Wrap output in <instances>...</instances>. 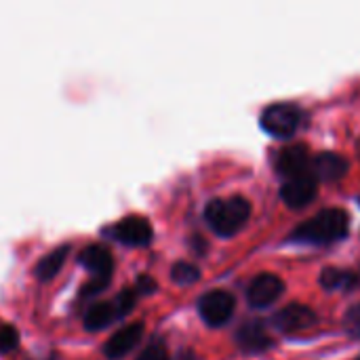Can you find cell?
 <instances>
[{
	"mask_svg": "<svg viewBox=\"0 0 360 360\" xmlns=\"http://www.w3.org/2000/svg\"><path fill=\"white\" fill-rule=\"evenodd\" d=\"M285 291V285L274 274H259L251 281L247 289V302L253 308H268L272 306Z\"/></svg>",
	"mask_w": 360,
	"mask_h": 360,
	"instance_id": "obj_7",
	"label": "cell"
},
{
	"mask_svg": "<svg viewBox=\"0 0 360 360\" xmlns=\"http://www.w3.org/2000/svg\"><path fill=\"white\" fill-rule=\"evenodd\" d=\"M114 316H118L114 302H95L86 308L82 323L89 331H99V329L108 327L114 321Z\"/></svg>",
	"mask_w": 360,
	"mask_h": 360,
	"instance_id": "obj_15",
	"label": "cell"
},
{
	"mask_svg": "<svg viewBox=\"0 0 360 360\" xmlns=\"http://www.w3.org/2000/svg\"><path fill=\"white\" fill-rule=\"evenodd\" d=\"M198 312H200V316H202V321L207 325L221 327L234 314V297L224 289L209 291L198 300Z\"/></svg>",
	"mask_w": 360,
	"mask_h": 360,
	"instance_id": "obj_4",
	"label": "cell"
},
{
	"mask_svg": "<svg viewBox=\"0 0 360 360\" xmlns=\"http://www.w3.org/2000/svg\"><path fill=\"white\" fill-rule=\"evenodd\" d=\"M344 323H346V329L350 331V335L360 338V304L352 306V308L348 310V314H346Z\"/></svg>",
	"mask_w": 360,
	"mask_h": 360,
	"instance_id": "obj_21",
	"label": "cell"
},
{
	"mask_svg": "<svg viewBox=\"0 0 360 360\" xmlns=\"http://www.w3.org/2000/svg\"><path fill=\"white\" fill-rule=\"evenodd\" d=\"M251 205L243 196L213 198L205 209V219L209 228L219 236H234L249 219Z\"/></svg>",
	"mask_w": 360,
	"mask_h": 360,
	"instance_id": "obj_2",
	"label": "cell"
},
{
	"mask_svg": "<svg viewBox=\"0 0 360 360\" xmlns=\"http://www.w3.org/2000/svg\"><path fill=\"white\" fill-rule=\"evenodd\" d=\"M316 192H319V181L314 179L312 173H304L300 177L287 179L281 190V196L287 207L302 209V207H308L316 198Z\"/></svg>",
	"mask_w": 360,
	"mask_h": 360,
	"instance_id": "obj_6",
	"label": "cell"
},
{
	"mask_svg": "<svg viewBox=\"0 0 360 360\" xmlns=\"http://www.w3.org/2000/svg\"><path fill=\"white\" fill-rule=\"evenodd\" d=\"M316 323V314L302 304H291L283 308L278 314H274V327L283 333H295L312 327Z\"/></svg>",
	"mask_w": 360,
	"mask_h": 360,
	"instance_id": "obj_10",
	"label": "cell"
},
{
	"mask_svg": "<svg viewBox=\"0 0 360 360\" xmlns=\"http://www.w3.org/2000/svg\"><path fill=\"white\" fill-rule=\"evenodd\" d=\"M359 360H360V359H359Z\"/></svg>",
	"mask_w": 360,
	"mask_h": 360,
	"instance_id": "obj_24",
	"label": "cell"
},
{
	"mask_svg": "<svg viewBox=\"0 0 360 360\" xmlns=\"http://www.w3.org/2000/svg\"><path fill=\"white\" fill-rule=\"evenodd\" d=\"M135 300H137V291L131 289V287H124V289L116 295L114 308H116L118 319H120V316H127V314L135 308Z\"/></svg>",
	"mask_w": 360,
	"mask_h": 360,
	"instance_id": "obj_18",
	"label": "cell"
},
{
	"mask_svg": "<svg viewBox=\"0 0 360 360\" xmlns=\"http://www.w3.org/2000/svg\"><path fill=\"white\" fill-rule=\"evenodd\" d=\"M156 289V281L148 274H141L137 276V283H135V291L137 293H152Z\"/></svg>",
	"mask_w": 360,
	"mask_h": 360,
	"instance_id": "obj_22",
	"label": "cell"
},
{
	"mask_svg": "<svg viewBox=\"0 0 360 360\" xmlns=\"http://www.w3.org/2000/svg\"><path fill=\"white\" fill-rule=\"evenodd\" d=\"M114 238L131 247H143L152 240V224L143 215H124L112 226Z\"/></svg>",
	"mask_w": 360,
	"mask_h": 360,
	"instance_id": "obj_5",
	"label": "cell"
},
{
	"mask_svg": "<svg viewBox=\"0 0 360 360\" xmlns=\"http://www.w3.org/2000/svg\"><path fill=\"white\" fill-rule=\"evenodd\" d=\"M78 262L91 272V278H103V281H110L112 276V268H114V259H112V253L105 245L101 243H91L86 245L80 255H78Z\"/></svg>",
	"mask_w": 360,
	"mask_h": 360,
	"instance_id": "obj_9",
	"label": "cell"
},
{
	"mask_svg": "<svg viewBox=\"0 0 360 360\" xmlns=\"http://www.w3.org/2000/svg\"><path fill=\"white\" fill-rule=\"evenodd\" d=\"M350 228V217L342 209H325L316 213L310 221L302 224L295 228L291 234L293 240L306 243V245H329L338 243L348 234Z\"/></svg>",
	"mask_w": 360,
	"mask_h": 360,
	"instance_id": "obj_1",
	"label": "cell"
},
{
	"mask_svg": "<svg viewBox=\"0 0 360 360\" xmlns=\"http://www.w3.org/2000/svg\"><path fill=\"white\" fill-rule=\"evenodd\" d=\"M348 173V162L335 152H323L312 160V175L319 181H338Z\"/></svg>",
	"mask_w": 360,
	"mask_h": 360,
	"instance_id": "obj_12",
	"label": "cell"
},
{
	"mask_svg": "<svg viewBox=\"0 0 360 360\" xmlns=\"http://www.w3.org/2000/svg\"><path fill=\"white\" fill-rule=\"evenodd\" d=\"M68 253H70V245H59V247H55L53 251H49L46 255H42V257L38 259V264L34 266V274H36L40 281L53 278V276L61 270V266H63Z\"/></svg>",
	"mask_w": 360,
	"mask_h": 360,
	"instance_id": "obj_14",
	"label": "cell"
},
{
	"mask_svg": "<svg viewBox=\"0 0 360 360\" xmlns=\"http://www.w3.org/2000/svg\"><path fill=\"white\" fill-rule=\"evenodd\" d=\"M302 110L293 103H274L268 105L262 114V127L272 137H291L302 124Z\"/></svg>",
	"mask_w": 360,
	"mask_h": 360,
	"instance_id": "obj_3",
	"label": "cell"
},
{
	"mask_svg": "<svg viewBox=\"0 0 360 360\" xmlns=\"http://www.w3.org/2000/svg\"><path fill=\"white\" fill-rule=\"evenodd\" d=\"M141 335H143V323L141 321L129 323V325L120 327L116 333H112V338H108V342L103 344V354L112 360L122 359L135 348V344L141 340Z\"/></svg>",
	"mask_w": 360,
	"mask_h": 360,
	"instance_id": "obj_8",
	"label": "cell"
},
{
	"mask_svg": "<svg viewBox=\"0 0 360 360\" xmlns=\"http://www.w3.org/2000/svg\"><path fill=\"white\" fill-rule=\"evenodd\" d=\"M171 276L179 285H192L200 278V270L190 262H177L171 270Z\"/></svg>",
	"mask_w": 360,
	"mask_h": 360,
	"instance_id": "obj_17",
	"label": "cell"
},
{
	"mask_svg": "<svg viewBox=\"0 0 360 360\" xmlns=\"http://www.w3.org/2000/svg\"><path fill=\"white\" fill-rule=\"evenodd\" d=\"M308 165H310L308 148L302 146V143L287 146L276 156V171L287 179H293V177H300V175L308 173Z\"/></svg>",
	"mask_w": 360,
	"mask_h": 360,
	"instance_id": "obj_11",
	"label": "cell"
},
{
	"mask_svg": "<svg viewBox=\"0 0 360 360\" xmlns=\"http://www.w3.org/2000/svg\"><path fill=\"white\" fill-rule=\"evenodd\" d=\"M135 360H169V350L162 342H152L141 350V354Z\"/></svg>",
	"mask_w": 360,
	"mask_h": 360,
	"instance_id": "obj_20",
	"label": "cell"
},
{
	"mask_svg": "<svg viewBox=\"0 0 360 360\" xmlns=\"http://www.w3.org/2000/svg\"><path fill=\"white\" fill-rule=\"evenodd\" d=\"M321 285L327 291L335 289H354L360 285V276L350 270H338V268H325L321 274Z\"/></svg>",
	"mask_w": 360,
	"mask_h": 360,
	"instance_id": "obj_16",
	"label": "cell"
},
{
	"mask_svg": "<svg viewBox=\"0 0 360 360\" xmlns=\"http://www.w3.org/2000/svg\"><path fill=\"white\" fill-rule=\"evenodd\" d=\"M19 344V333L13 325L0 321V354L11 352Z\"/></svg>",
	"mask_w": 360,
	"mask_h": 360,
	"instance_id": "obj_19",
	"label": "cell"
},
{
	"mask_svg": "<svg viewBox=\"0 0 360 360\" xmlns=\"http://www.w3.org/2000/svg\"><path fill=\"white\" fill-rule=\"evenodd\" d=\"M356 152H359V156H360V139H359V143H356Z\"/></svg>",
	"mask_w": 360,
	"mask_h": 360,
	"instance_id": "obj_23",
	"label": "cell"
},
{
	"mask_svg": "<svg viewBox=\"0 0 360 360\" xmlns=\"http://www.w3.org/2000/svg\"><path fill=\"white\" fill-rule=\"evenodd\" d=\"M236 342L249 354H259L272 346V338L266 333V329L259 321H251V323L243 325L236 333Z\"/></svg>",
	"mask_w": 360,
	"mask_h": 360,
	"instance_id": "obj_13",
	"label": "cell"
}]
</instances>
